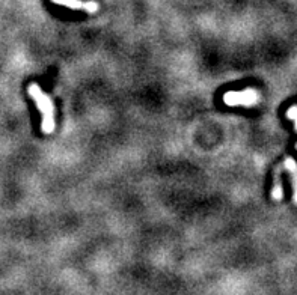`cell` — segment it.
Segmentation results:
<instances>
[{
	"label": "cell",
	"mask_w": 297,
	"mask_h": 295,
	"mask_svg": "<svg viewBox=\"0 0 297 295\" xmlns=\"http://www.w3.org/2000/svg\"><path fill=\"white\" fill-rule=\"evenodd\" d=\"M282 187H280V182L276 179V184H275V189H273V199L276 200H280L282 199Z\"/></svg>",
	"instance_id": "cell-5"
},
{
	"label": "cell",
	"mask_w": 297,
	"mask_h": 295,
	"mask_svg": "<svg viewBox=\"0 0 297 295\" xmlns=\"http://www.w3.org/2000/svg\"><path fill=\"white\" fill-rule=\"evenodd\" d=\"M29 95L34 98L37 107L39 108V112L42 115V123L41 130L45 134H52L55 131L56 122H55V105L53 101L50 100L49 95H45L41 90V87L37 83H32L29 86Z\"/></svg>",
	"instance_id": "cell-1"
},
{
	"label": "cell",
	"mask_w": 297,
	"mask_h": 295,
	"mask_svg": "<svg viewBox=\"0 0 297 295\" xmlns=\"http://www.w3.org/2000/svg\"><path fill=\"white\" fill-rule=\"evenodd\" d=\"M285 166H287V169L290 170V172H291V175H293V178H294V189H296V202H297V164L294 163V160L288 158V160L285 161Z\"/></svg>",
	"instance_id": "cell-4"
},
{
	"label": "cell",
	"mask_w": 297,
	"mask_h": 295,
	"mask_svg": "<svg viewBox=\"0 0 297 295\" xmlns=\"http://www.w3.org/2000/svg\"><path fill=\"white\" fill-rule=\"evenodd\" d=\"M53 2L57 5L68 6L71 9H83L89 14L98 11V5L95 2H82V0H53Z\"/></svg>",
	"instance_id": "cell-3"
},
{
	"label": "cell",
	"mask_w": 297,
	"mask_h": 295,
	"mask_svg": "<svg viewBox=\"0 0 297 295\" xmlns=\"http://www.w3.org/2000/svg\"><path fill=\"white\" fill-rule=\"evenodd\" d=\"M290 119L293 118V119H297V107H293V108H290V112H288V115H287Z\"/></svg>",
	"instance_id": "cell-6"
},
{
	"label": "cell",
	"mask_w": 297,
	"mask_h": 295,
	"mask_svg": "<svg viewBox=\"0 0 297 295\" xmlns=\"http://www.w3.org/2000/svg\"><path fill=\"white\" fill-rule=\"evenodd\" d=\"M258 92L254 89H246L243 92H226L223 95V103L226 105H254L258 103Z\"/></svg>",
	"instance_id": "cell-2"
}]
</instances>
